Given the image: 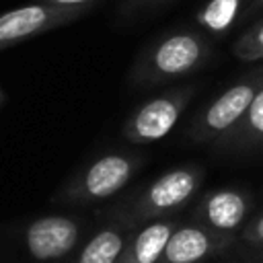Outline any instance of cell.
Here are the masks:
<instances>
[{
    "mask_svg": "<svg viewBox=\"0 0 263 263\" xmlns=\"http://www.w3.org/2000/svg\"><path fill=\"white\" fill-rule=\"evenodd\" d=\"M212 53V45L201 31H175L150 43L129 70V84L158 86L181 80L197 72Z\"/></svg>",
    "mask_w": 263,
    "mask_h": 263,
    "instance_id": "6da1fadb",
    "label": "cell"
},
{
    "mask_svg": "<svg viewBox=\"0 0 263 263\" xmlns=\"http://www.w3.org/2000/svg\"><path fill=\"white\" fill-rule=\"evenodd\" d=\"M144 158L136 152L109 150L78 168L51 197L55 205L86 208L115 197L132 183Z\"/></svg>",
    "mask_w": 263,
    "mask_h": 263,
    "instance_id": "7a4b0ae2",
    "label": "cell"
},
{
    "mask_svg": "<svg viewBox=\"0 0 263 263\" xmlns=\"http://www.w3.org/2000/svg\"><path fill=\"white\" fill-rule=\"evenodd\" d=\"M263 86V66L253 68L234 84L224 88L214 101H210L189 123V138L201 144H214L228 134L247 113L255 95Z\"/></svg>",
    "mask_w": 263,
    "mask_h": 263,
    "instance_id": "3957f363",
    "label": "cell"
},
{
    "mask_svg": "<svg viewBox=\"0 0 263 263\" xmlns=\"http://www.w3.org/2000/svg\"><path fill=\"white\" fill-rule=\"evenodd\" d=\"M201 179L203 173L197 166H177L158 175L140 193L134 195L129 216L138 226L152 220L171 218L193 199Z\"/></svg>",
    "mask_w": 263,
    "mask_h": 263,
    "instance_id": "277c9868",
    "label": "cell"
},
{
    "mask_svg": "<svg viewBox=\"0 0 263 263\" xmlns=\"http://www.w3.org/2000/svg\"><path fill=\"white\" fill-rule=\"evenodd\" d=\"M84 226L70 214H43L25 224L21 245L35 263H68L82 245Z\"/></svg>",
    "mask_w": 263,
    "mask_h": 263,
    "instance_id": "5b68a950",
    "label": "cell"
},
{
    "mask_svg": "<svg viewBox=\"0 0 263 263\" xmlns=\"http://www.w3.org/2000/svg\"><path fill=\"white\" fill-rule=\"evenodd\" d=\"M195 95V84L168 88L138 105L123 121L121 136L129 144H152L166 138Z\"/></svg>",
    "mask_w": 263,
    "mask_h": 263,
    "instance_id": "8992f818",
    "label": "cell"
},
{
    "mask_svg": "<svg viewBox=\"0 0 263 263\" xmlns=\"http://www.w3.org/2000/svg\"><path fill=\"white\" fill-rule=\"evenodd\" d=\"M84 8H62L43 2H31L6 10L0 14V51L8 49L16 43H23L31 37L47 33L51 29L70 25L72 21L80 18Z\"/></svg>",
    "mask_w": 263,
    "mask_h": 263,
    "instance_id": "52a82bcc",
    "label": "cell"
},
{
    "mask_svg": "<svg viewBox=\"0 0 263 263\" xmlns=\"http://www.w3.org/2000/svg\"><path fill=\"white\" fill-rule=\"evenodd\" d=\"M236 240V236L216 232L201 222H183L173 230L158 263H205L230 249Z\"/></svg>",
    "mask_w": 263,
    "mask_h": 263,
    "instance_id": "ba28073f",
    "label": "cell"
},
{
    "mask_svg": "<svg viewBox=\"0 0 263 263\" xmlns=\"http://www.w3.org/2000/svg\"><path fill=\"white\" fill-rule=\"evenodd\" d=\"M251 214V197L249 193L240 191V189H232V187H224V189H214L208 191L199 203L195 205L193 212V220L201 222L203 226L222 232V234H230L236 236L240 234V230L245 228L247 220Z\"/></svg>",
    "mask_w": 263,
    "mask_h": 263,
    "instance_id": "9c48e42d",
    "label": "cell"
},
{
    "mask_svg": "<svg viewBox=\"0 0 263 263\" xmlns=\"http://www.w3.org/2000/svg\"><path fill=\"white\" fill-rule=\"evenodd\" d=\"M136 228L129 212H115L78 247L68 263H119Z\"/></svg>",
    "mask_w": 263,
    "mask_h": 263,
    "instance_id": "30bf717a",
    "label": "cell"
},
{
    "mask_svg": "<svg viewBox=\"0 0 263 263\" xmlns=\"http://www.w3.org/2000/svg\"><path fill=\"white\" fill-rule=\"evenodd\" d=\"M181 224L177 218H160L140 224L132 234L119 263H158L173 230Z\"/></svg>",
    "mask_w": 263,
    "mask_h": 263,
    "instance_id": "8fae6325",
    "label": "cell"
},
{
    "mask_svg": "<svg viewBox=\"0 0 263 263\" xmlns=\"http://www.w3.org/2000/svg\"><path fill=\"white\" fill-rule=\"evenodd\" d=\"M214 146L222 152H234V154L263 148V86L255 95L242 119L228 134L216 140Z\"/></svg>",
    "mask_w": 263,
    "mask_h": 263,
    "instance_id": "7c38bea8",
    "label": "cell"
},
{
    "mask_svg": "<svg viewBox=\"0 0 263 263\" xmlns=\"http://www.w3.org/2000/svg\"><path fill=\"white\" fill-rule=\"evenodd\" d=\"M245 0H208L197 12L199 27L210 35H224L238 18Z\"/></svg>",
    "mask_w": 263,
    "mask_h": 263,
    "instance_id": "4fadbf2b",
    "label": "cell"
},
{
    "mask_svg": "<svg viewBox=\"0 0 263 263\" xmlns=\"http://www.w3.org/2000/svg\"><path fill=\"white\" fill-rule=\"evenodd\" d=\"M232 53L236 60L253 64L263 60V18L249 27L232 45Z\"/></svg>",
    "mask_w": 263,
    "mask_h": 263,
    "instance_id": "5bb4252c",
    "label": "cell"
},
{
    "mask_svg": "<svg viewBox=\"0 0 263 263\" xmlns=\"http://www.w3.org/2000/svg\"><path fill=\"white\" fill-rule=\"evenodd\" d=\"M238 240L255 251H261V255H263V214H259L257 218H253L245 224V228L238 234Z\"/></svg>",
    "mask_w": 263,
    "mask_h": 263,
    "instance_id": "9a60e30c",
    "label": "cell"
},
{
    "mask_svg": "<svg viewBox=\"0 0 263 263\" xmlns=\"http://www.w3.org/2000/svg\"><path fill=\"white\" fill-rule=\"evenodd\" d=\"M171 0H125L123 6H121V12L123 14H138V12H146V10H152L156 6H162Z\"/></svg>",
    "mask_w": 263,
    "mask_h": 263,
    "instance_id": "2e32d148",
    "label": "cell"
},
{
    "mask_svg": "<svg viewBox=\"0 0 263 263\" xmlns=\"http://www.w3.org/2000/svg\"><path fill=\"white\" fill-rule=\"evenodd\" d=\"M35 2L51 4V6H62V8H84V10H90V6L97 0H35Z\"/></svg>",
    "mask_w": 263,
    "mask_h": 263,
    "instance_id": "e0dca14e",
    "label": "cell"
},
{
    "mask_svg": "<svg viewBox=\"0 0 263 263\" xmlns=\"http://www.w3.org/2000/svg\"><path fill=\"white\" fill-rule=\"evenodd\" d=\"M251 8H253V12L263 10V0H251Z\"/></svg>",
    "mask_w": 263,
    "mask_h": 263,
    "instance_id": "ac0fdd59",
    "label": "cell"
}]
</instances>
